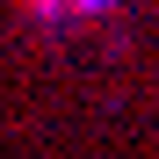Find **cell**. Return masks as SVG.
Listing matches in <instances>:
<instances>
[{"label":"cell","instance_id":"cell-1","mask_svg":"<svg viewBox=\"0 0 159 159\" xmlns=\"http://www.w3.org/2000/svg\"><path fill=\"white\" fill-rule=\"evenodd\" d=\"M65 7H87V15H94V7H109V0H65Z\"/></svg>","mask_w":159,"mask_h":159}]
</instances>
